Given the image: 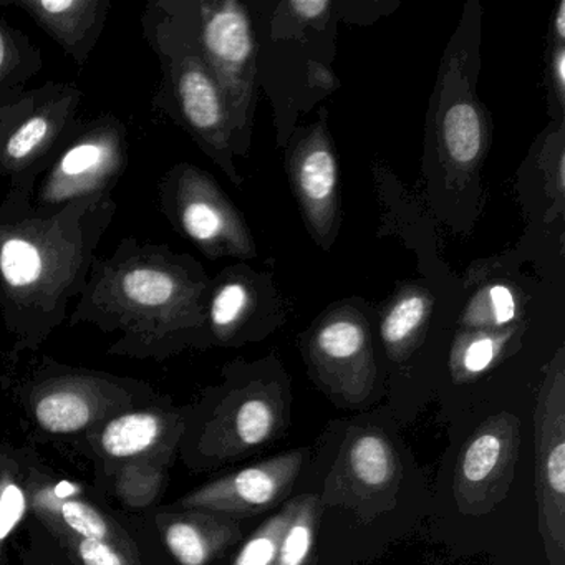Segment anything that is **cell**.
<instances>
[{
	"label": "cell",
	"mask_w": 565,
	"mask_h": 565,
	"mask_svg": "<svg viewBox=\"0 0 565 565\" xmlns=\"http://www.w3.org/2000/svg\"><path fill=\"white\" fill-rule=\"evenodd\" d=\"M428 303L423 296L403 297L383 320L382 337L388 349L402 350L425 322Z\"/></svg>",
	"instance_id": "cell-27"
},
{
	"label": "cell",
	"mask_w": 565,
	"mask_h": 565,
	"mask_svg": "<svg viewBox=\"0 0 565 565\" xmlns=\"http://www.w3.org/2000/svg\"><path fill=\"white\" fill-rule=\"evenodd\" d=\"M505 335L479 333L458 347L452 353V375L458 382L476 379L494 365L504 349Z\"/></svg>",
	"instance_id": "cell-25"
},
{
	"label": "cell",
	"mask_w": 565,
	"mask_h": 565,
	"mask_svg": "<svg viewBox=\"0 0 565 565\" xmlns=\"http://www.w3.org/2000/svg\"><path fill=\"white\" fill-rule=\"evenodd\" d=\"M303 452L290 451L224 476L181 499L184 509L253 515L269 511L294 488Z\"/></svg>",
	"instance_id": "cell-11"
},
{
	"label": "cell",
	"mask_w": 565,
	"mask_h": 565,
	"mask_svg": "<svg viewBox=\"0 0 565 565\" xmlns=\"http://www.w3.org/2000/svg\"><path fill=\"white\" fill-rule=\"evenodd\" d=\"M128 167V131L114 114L78 121L32 194L38 210L111 198ZM39 178V180H41Z\"/></svg>",
	"instance_id": "cell-4"
},
{
	"label": "cell",
	"mask_w": 565,
	"mask_h": 565,
	"mask_svg": "<svg viewBox=\"0 0 565 565\" xmlns=\"http://www.w3.org/2000/svg\"><path fill=\"white\" fill-rule=\"evenodd\" d=\"M294 511V499L282 505L277 514L267 519L237 551L231 565H274L279 552L280 539Z\"/></svg>",
	"instance_id": "cell-24"
},
{
	"label": "cell",
	"mask_w": 565,
	"mask_h": 565,
	"mask_svg": "<svg viewBox=\"0 0 565 565\" xmlns=\"http://www.w3.org/2000/svg\"><path fill=\"white\" fill-rule=\"evenodd\" d=\"M170 429L167 415L157 412H130L115 416L98 436L105 455L117 459H137L157 449Z\"/></svg>",
	"instance_id": "cell-18"
},
{
	"label": "cell",
	"mask_w": 565,
	"mask_h": 565,
	"mask_svg": "<svg viewBox=\"0 0 565 565\" xmlns=\"http://www.w3.org/2000/svg\"><path fill=\"white\" fill-rule=\"evenodd\" d=\"M32 509L57 535L72 534L110 542L138 557L137 545L117 522L90 502L64 494L62 484L35 486Z\"/></svg>",
	"instance_id": "cell-16"
},
{
	"label": "cell",
	"mask_w": 565,
	"mask_h": 565,
	"mask_svg": "<svg viewBox=\"0 0 565 565\" xmlns=\"http://www.w3.org/2000/svg\"><path fill=\"white\" fill-rule=\"evenodd\" d=\"M521 425L511 413L486 419L466 443L456 466L455 492L459 512L482 515L504 501L514 479Z\"/></svg>",
	"instance_id": "cell-9"
},
{
	"label": "cell",
	"mask_w": 565,
	"mask_h": 565,
	"mask_svg": "<svg viewBox=\"0 0 565 565\" xmlns=\"http://www.w3.org/2000/svg\"><path fill=\"white\" fill-rule=\"evenodd\" d=\"M35 95H38V88L25 92L22 97L15 98V100L0 104V150L4 147L12 128L34 107Z\"/></svg>",
	"instance_id": "cell-31"
},
{
	"label": "cell",
	"mask_w": 565,
	"mask_h": 565,
	"mask_svg": "<svg viewBox=\"0 0 565 565\" xmlns=\"http://www.w3.org/2000/svg\"><path fill=\"white\" fill-rule=\"evenodd\" d=\"M535 499L548 565H565V379L545 380L534 412Z\"/></svg>",
	"instance_id": "cell-8"
},
{
	"label": "cell",
	"mask_w": 565,
	"mask_h": 565,
	"mask_svg": "<svg viewBox=\"0 0 565 565\" xmlns=\"http://www.w3.org/2000/svg\"><path fill=\"white\" fill-rule=\"evenodd\" d=\"M443 141L455 163L468 167L478 160L484 145V125L475 105L459 102L443 118Z\"/></svg>",
	"instance_id": "cell-22"
},
{
	"label": "cell",
	"mask_w": 565,
	"mask_h": 565,
	"mask_svg": "<svg viewBox=\"0 0 565 565\" xmlns=\"http://www.w3.org/2000/svg\"><path fill=\"white\" fill-rule=\"evenodd\" d=\"M399 462L395 448L382 433L372 429L350 433L330 481L343 486L342 498H373L398 482Z\"/></svg>",
	"instance_id": "cell-15"
},
{
	"label": "cell",
	"mask_w": 565,
	"mask_h": 565,
	"mask_svg": "<svg viewBox=\"0 0 565 565\" xmlns=\"http://www.w3.org/2000/svg\"><path fill=\"white\" fill-rule=\"evenodd\" d=\"M163 482L160 466L151 462L130 461L121 468L117 478V492L125 504L147 508L157 499Z\"/></svg>",
	"instance_id": "cell-26"
},
{
	"label": "cell",
	"mask_w": 565,
	"mask_h": 565,
	"mask_svg": "<svg viewBox=\"0 0 565 565\" xmlns=\"http://www.w3.org/2000/svg\"><path fill=\"white\" fill-rule=\"evenodd\" d=\"M158 522L168 551L180 565H210L241 537L237 522L216 512L188 509Z\"/></svg>",
	"instance_id": "cell-17"
},
{
	"label": "cell",
	"mask_w": 565,
	"mask_h": 565,
	"mask_svg": "<svg viewBox=\"0 0 565 565\" xmlns=\"http://www.w3.org/2000/svg\"><path fill=\"white\" fill-rule=\"evenodd\" d=\"M290 8L306 21H313V19L323 15V12L329 11L330 2H326V0H296V2H290Z\"/></svg>",
	"instance_id": "cell-32"
},
{
	"label": "cell",
	"mask_w": 565,
	"mask_h": 565,
	"mask_svg": "<svg viewBox=\"0 0 565 565\" xmlns=\"http://www.w3.org/2000/svg\"><path fill=\"white\" fill-rule=\"evenodd\" d=\"M206 280L191 257L128 236L92 264L68 326L120 332L111 353L167 356L206 322Z\"/></svg>",
	"instance_id": "cell-2"
},
{
	"label": "cell",
	"mask_w": 565,
	"mask_h": 565,
	"mask_svg": "<svg viewBox=\"0 0 565 565\" xmlns=\"http://www.w3.org/2000/svg\"><path fill=\"white\" fill-rule=\"evenodd\" d=\"M44 67V55L29 35L0 18V104L25 94V85Z\"/></svg>",
	"instance_id": "cell-19"
},
{
	"label": "cell",
	"mask_w": 565,
	"mask_h": 565,
	"mask_svg": "<svg viewBox=\"0 0 565 565\" xmlns=\"http://www.w3.org/2000/svg\"><path fill=\"white\" fill-rule=\"evenodd\" d=\"M141 32L161 68L153 110L183 127L217 163L227 164L231 125L223 94L207 68L181 0L148 2Z\"/></svg>",
	"instance_id": "cell-3"
},
{
	"label": "cell",
	"mask_w": 565,
	"mask_h": 565,
	"mask_svg": "<svg viewBox=\"0 0 565 565\" xmlns=\"http://www.w3.org/2000/svg\"><path fill=\"white\" fill-rule=\"evenodd\" d=\"M115 213L114 198L42 211L32 194L8 191L0 203V313L15 350L41 345L68 319Z\"/></svg>",
	"instance_id": "cell-1"
},
{
	"label": "cell",
	"mask_w": 565,
	"mask_h": 565,
	"mask_svg": "<svg viewBox=\"0 0 565 565\" xmlns=\"http://www.w3.org/2000/svg\"><path fill=\"white\" fill-rule=\"evenodd\" d=\"M250 307V290L241 280H223L211 292L206 320L217 339L226 340L243 322Z\"/></svg>",
	"instance_id": "cell-23"
},
{
	"label": "cell",
	"mask_w": 565,
	"mask_h": 565,
	"mask_svg": "<svg viewBox=\"0 0 565 565\" xmlns=\"http://www.w3.org/2000/svg\"><path fill=\"white\" fill-rule=\"evenodd\" d=\"M28 512V494L11 471H0V554L11 532Z\"/></svg>",
	"instance_id": "cell-30"
},
{
	"label": "cell",
	"mask_w": 565,
	"mask_h": 565,
	"mask_svg": "<svg viewBox=\"0 0 565 565\" xmlns=\"http://www.w3.org/2000/svg\"><path fill=\"white\" fill-rule=\"evenodd\" d=\"M58 537L71 547L82 565H141L138 557L110 542L72 534H58Z\"/></svg>",
	"instance_id": "cell-29"
},
{
	"label": "cell",
	"mask_w": 565,
	"mask_h": 565,
	"mask_svg": "<svg viewBox=\"0 0 565 565\" xmlns=\"http://www.w3.org/2000/svg\"><path fill=\"white\" fill-rule=\"evenodd\" d=\"M130 403V390L104 373L54 370L31 390L32 412L39 426L54 435L84 431Z\"/></svg>",
	"instance_id": "cell-10"
},
{
	"label": "cell",
	"mask_w": 565,
	"mask_h": 565,
	"mask_svg": "<svg viewBox=\"0 0 565 565\" xmlns=\"http://www.w3.org/2000/svg\"><path fill=\"white\" fill-rule=\"evenodd\" d=\"M555 31H557L558 38H565V2H561V6H558L557 18H555Z\"/></svg>",
	"instance_id": "cell-34"
},
{
	"label": "cell",
	"mask_w": 565,
	"mask_h": 565,
	"mask_svg": "<svg viewBox=\"0 0 565 565\" xmlns=\"http://www.w3.org/2000/svg\"><path fill=\"white\" fill-rule=\"evenodd\" d=\"M339 168L332 151L323 145L310 147L297 164V184L307 207L317 216L326 214L335 198Z\"/></svg>",
	"instance_id": "cell-20"
},
{
	"label": "cell",
	"mask_w": 565,
	"mask_h": 565,
	"mask_svg": "<svg viewBox=\"0 0 565 565\" xmlns=\"http://www.w3.org/2000/svg\"><path fill=\"white\" fill-rule=\"evenodd\" d=\"M320 501L317 495L306 494L294 499V511L280 539L274 565H310L316 548Z\"/></svg>",
	"instance_id": "cell-21"
},
{
	"label": "cell",
	"mask_w": 565,
	"mask_h": 565,
	"mask_svg": "<svg viewBox=\"0 0 565 565\" xmlns=\"http://www.w3.org/2000/svg\"><path fill=\"white\" fill-rule=\"evenodd\" d=\"M194 41L213 74L231 125L241 128L253 92L254 35L246 9L234 2H183Z\"/></svg>",
	"instance_id": "cell-5"
},
{
	"label": "cell",
	"mask_w": 565,
	"mask_h": 565,
	"mask_svg": "<svg viewBox=\"0 0 565 565\" xmlns=\"http://www.w3.org/2000/svg\"><path fill=\"white\" fill-rule=\"evenodd\" d=\"M284 422L282 403L269 390H249L224 406L206 428L203 445L213 455L236 456L266 445Z\"/></svg>",
	"instance_id": "cell-13"
},
{
	"label": "cell",
	"mask_w": 565,
	"mask_h": 565,
	"mask_svg": "<svg viewBox=\"0 0 565 565\" xmlns=\"http://www.w3.org/2000/svg\"><path fill=\"white\" fill-rule=\"evenodd\" d=\"M158 200L171 226L206 256L247 250L249 241L236 213L204 171L188 163L171 168L158 184Z\"/></svg>",
	"instance_id": "cell-7"
},
{
	"label": "cell",
	"mask_w": 565,
	"mask_h": 565,
	"mask_svg": "<svg viewBox=\"0 0 565 565\" xmlns=\"http://www.w3.org/2000/svg\"><path fill=\"white\" fill-rule=\"evenodd\" d=\"M84 94L74 84L45 82L38 88L34 107L12 128L0 150V177L9 190L34 194L58 148L77 127Z\"/></svg>",
	"instance_id": "cell-6"
},
{
	"label": "cell",
	"mask_w": 565,
	"mask_h": 565,
	"mask_svg": "<svg viewBox=\"0 0 565 565\" xmlns=\"http://www.w3.org/2000/svg\"><path fill=\"white\" fill-rule=\"evenodd\" d=\"M0 8L21 9L77 67H85L110 18V0H11Z\"/></svg>",
	"instance_id": "cell-12"
},
{
	"label": "cell",
	"mask_w": 565,
	"mask_h": 565,
	"mask_svg": "<svg viewBox=\"0 0 565 565\" xmlns=\"http://www.w3.org/2000/svg\"><path fill=\"white\" fill-rule=\"evenodd\" d=\"M552 74L555 77V84H557L561 95L564 94L565 88V54L564 51H558L555 55L554 62H552Z\"/></svg>",
	"instance_id": "cell-33"
},
{
	"label": "cell",
	"mask_w": 565,
	"mask_h": 565,
	"mask_svg": "<svg viewBox=\"0 0 565 565\" xmlns=\"http://www.w3.org/2000/svg\"><path fill=\"white\" fill-rule=\"evenodd\" d=\"M316 359L330 379V386L347 402L360 403L372 388L366 363V335L355 320H332L317 333Z\"/></svg>",
	"instance_id": "cell-14"
},
{
	"label": "cell",
	"mask_w": 565,
	"mask_h": 565,
	"mask_svg": "<svg viewBox=\"0 0 565 565\" xmlns=\"http://www.w3.org/2000/svg\"><path fill=\"white\" fill-rule=\"evenodd\" d=\"M515 317L514 294L504 286L489 287L471 307L466 322L471 326L501 327Z\"/></svg>",
	"instance_id": "cell-28"
}]
</instances>
